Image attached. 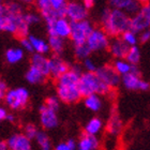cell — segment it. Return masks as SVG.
Masks as SVG:
<instances>
[{
    "label": "cell",
    "instance_id": "3",
    "mask_svg": "<svg viewBox=\"0 0 150 150\" xmlns=\"http://www.w3.org/2000/svg\"><path fill=\"white\" fill-rule=\"evenodd\" d=\"M78 91L81 98L87 97L89 94H103L110 93L112 88H110L106 84H104L100 78L98 77L94 72H83L79 76V81L77 85Z\"/></svg>",
    "mask_w": 150,
    "mask_h": 150
},
{
    "label": "cell",
    "instance_id": "15",
    "mask_svg": "<svg viewBox=\"0 0 150 150\" xmlns=\"http://www.w3.org/2000/svg\"><path fill=\"white\" fill-rule=\"evenodd\" d=\"M48 62H50V76L56 79L70 69L69 63L62 59L61 56L54 55L52 58L48 59Z\"/></svg>",
    "mask_w": 150,
    "mask_h": 150
},
{
    "label": "cell",
    "instance_id": "6",
    "mask_svg": "<svg viewBox=\"0 0 150 150\" xmlns=\"http://www.w3.org/2000/svg\"><path fill=\"white\" fill-rule=\"evenodd\" d=\"M70 25H71V32L69 39H71L74 45L85 43L89 33L94 28L91 22L88 19H83L79 22H70Z\"/></svg>",
    "mask_w": 150,
    "mask_h": 150
},
{
    "label": "cell",
    "instance_id": "29",
    "mask_svg": "<svg viewBox=\"0 0 150 150\" xmlns=\"http://www.w3.org/2000/svg\"><path fill=\"white\" fill-rule=\"evenodd\" d=\"M74 55L78 60H84L88 57H90L91 50H89V47L85 42V43L74 45Z\"/></svg>",
    "mask_w": 150,
    "mask_h": 150
},
{
    "label": "cell",
    "instance_id": "47",
    "mask_svg": "<svg viewBox=\"0 0 150 150\" xmlns=\"http://www.w3.org/2000/svg\"><path fill=\"white\" fill-rule=\"evenodd\" d=\"M137 2H139L141 4H146V3H149V0H136Z\"/></svg>",
    "mask_w": 150,
    "mask_h": 150
},
{
    "label": "cell",
    "instance_id": "46",
    "mask_svg": "<svg viewBox=\"0 0 150 150\" xmlns=\"http://www.w3.org/2000/svg\"><path fill=\"white\" fill-rule=\"evenodd\" d=\"M16 1L21 2L22 4H30V3H32L35 0H16Z\"/></svg>",
    "mask_w": 150,
    "mask_h": 150
},
{
    "label": "cell",
    "instance_id": "25",
    "mask_svg": "<svg viewBox=\"0 0 150 150\" xmlns=\"http://www.w3.org/2000/svg\"><path fill=\"white\" fill-rule=\"evenodd\" d=\"M24 50L21 47H11L6 52V62L10 64H15L18 63L19 61H22L24 59Z\"/></svg>",
    "mask_w": 150,
    "mask_h": 150
},
{
    "label": "cell",
    "instance_id": "13",
    "mask_svg": "<svg viewBox=\"0 0 150 150\" xmlns=\"http://www.w3.org/2000/svg\"><path fill=\"white\" fill-rule=\"evenodd\" d=\"M110 8L121 10L129 16L136 14L141 9V3L136 0H108Z\"/></svg>",
    "mask_w": 150,
    "mask_h": 150
},
{
    "label": "cell",
    "instance_id": "32",
    "mask_svg": "<svg viewBox=\"0 0 150 150\" xmlns=\"http://www.w3.org/2000/svg\"><path fill=\"white\" fill-rule=\"evenodd\" d=\"M120 38L122 39V41L125 42V44H128L129 46H134V45H137L138 43V37L137 33L131 31V30H127L120 35Z\"/></svg>",
    "mask_w": 150,
    "mask_h": 150
},
{
    "label": "cell",
    "instance_id": "33",
    "mask_svg": "<svg viewBox=\"0 0 150 150\" xmlns=\"http://www.w3.org/2000/svg\"><path fill=\"white\" fill-rule=\"evenodd\" d=\"M45 106L47 108H50L52 110H55V112H58L60 108V101L57 97H50L47 98L46 101H45Z\"/></svg>",
    "mask_w": 150,
    "mask_h": 150
},
{
    "label": "cell",
    "instance_id": "45",
    "mask_svg": "<svg viewBox=\"0 0 150 150\" xmlns=\"http://www.w3.org/2000/svg\"><path fill=\"white\" fill-rule=\"evenodd\" d=\"M6 120L13 122L14 120H15V118H14V115H12V114H9V112H8V115H6Z\"/></svg>",
    "mask_w": 150,
    "mask_h": 150
},
{
    "label": "cell",
    "instance_id": "5",
    "mask_svg": "<svg viewBox=\"0 0 150 150\" xmlns=\"http://www.w3.org/2000/svg\"><path fill=\"white\" fill-rule=\"evenodd\" d=\"M150 26V6L149 3L142 4L141 9L136 14L130 16V26L129 30L139 33L146 29H149Z\"/></svg>",
    "mask_w": 150,
    "mask_h": 150
},
{
    "label": "cell",
    "instance_id": "4",
    "mask_svg": "<svg viewBox=\"0 0 150 150\" xmlns=\"http://www.w3.org/2000/svg\"><path fill=\"white\" fill-rule=\"evenodd\" d=\"M29 99H30V93H29L28 89H26L25 87L8 89L3 97L6 106L13 110L24 108L28 104Z\"/></svg>",
    "mask_w": 150,
    "mask_h": 150
},
{
    "label": "cell",
    "instance_id": "48",
    "mask_svg": "<svg viewBox=\"0 0 150 150\" xmlns=\"http://www.w3.org/2000/svg\"><path fill=\"white\" fill-rule=\"evenodd\" d=\"M3 2H6V0H0V3H3Z\"/></svg>",
    "mask_w": 150,
    "mask_h": 150
},
{
    "label": "cell",
    "instance_id": "42",
    "mask_svg": "<svg viewBox=\"0 0 150 150\" xmlns=\"http://www.w3.org/2000/svg\"><path fill=\"white\" fill-rule=\"evenodd\" d=\"M96 0H83V4L85 6V8L88 10H90L91 8H93Z\"/></svg>",
    "mask_w": 150,
    "mask_h": 150
},
{
    "label": "cell",
    "instance_id": "44",
    "mask_svg": "<svg viewBox=\"0 0 150 150\" xmlns=\"http://www.w3.org/2000/svg\"><path fill=\"white\" fill-rule=\"evenodd\" d=\"M0 150H9L6 141H0Z\"/></svg>",
    "mask_w": 150,
    "mask_h": 150
},
{
    "label": "cell",
    "instance_id": "2",
    "mask_svg": "<svg viewBox=\"0 0 150 150\" xmlns=\"http://www.w3.org/2000/svg\"><path fill=\"white\" fill-rule=\"evenodd\" d=\"M102 29L108 37H120L125 31L129 30L130 16L121 10L105 8L100 16Z\"/></svg>",
    "mask_w": 150,
    "mask_h": 150
},
{
    "label": "cell",
    "instance_id": "22",
    "mask_svg": "<svg viewBox=\"0 0 150 150\" xmlns=\"http://www.w3.org/2000/svg\"><path fill=\"white\" fill-rule=\"evenodd\" d=\"M28 39L31 43L32 50H33V53L37 54H42V55H46L50 52V46H48V43L47 41L41 39V38H38L35 35H28Z\"/></svg>",
    "mask_w": 150,
    "mask_h": 150
},
{
    "label": "cell",
    "instance_id": "27",
    "mask_svg": "<svg viewBox=\"0 0 150 150\" xmlns=\"http://www.w3.org/2000/svg\"><path fill=\"white\" fill-rule=\"evenodd\" d=\"M35 139L37 141L39 147L41 150H52L53 146H52V142H50L48 135L44 131H38L37 135H35Z\"/></svg>",
    "mask_w": 150,
    "mask_h": 150
},
{
    "label": "cell",
    "instance_id": "37",
    "mask_svg": "<svg viewBox=\"0 0 150 150\" xmlns=\"http://www.w3.org/2000/svg\"><path fill=\"white\" fill-rule=\"evenodd\" d=\"M19 41H21V45H22L23 50H27V52H29V53H33V50H32L31 43H30V41H29L28 37H27V38H23V39H19Z\"/></svg>",
    "mask_w": 150,
    "mask_h": 150
},
{
    "label": "cell",
    "instance_id": "11",
    "mask_svg": "<svg viewBox=\"0 0 150 150\" xmlns=\"http://www.w3.org/2000/svg\"><path fill=\"white\" fill-rule=\"evenodd\" d=\"M88 9L85 8L83 3L77 1H68L64 11V16L70 22H79L88 18Z\"/></svg>",
    "mask_w": 150,
    "mask_h": 150
},
{
    "label": "cell",
    "instance_id": "30",
    "mask_svg": "<svg viewBox=\"0 0 150 150\" xmlns=\"http://www.w3.org/2000/svg\"><path fill=\"white\" fill-rule=\"evenodd\" d=\"M4 6H6L8 12L11 13L12 15H22L24 14V8H23L22 3L16 1V0H12V1H6L4 2Z\"/></svg>",
    "mask_w": 150,
    "mask_h": 150
},
{
    "label": "cell",
    "instance_id": "31",
    "mask_svg": "<svg viewBox=\"0 0 150 150\" xmlns=\"http://www.w3.org/2000/svg\"><path fill=\"white\" fill-rule=\"evenodd\" d=\"M52 9L57 12L58 17H63L64 16V11H66V6L68 0H48Z\"/></svg>",
    "mask_w": 150,
    "mask_h": 150
},
{
    "label": "cell",
    "instance_id": "12",
    "mask_svg": "<svg viewBox=\"0 0 150 150\" xmlns=\"http://www.w3.org/2000/svg\"><path fill=\"white\" fill-rule=\"evenodd\" d=\"M40 123L45 130H53L59 125V118L57 112L52 110L45 106V104L40 106Z\"/></svg>",
    "mask_w": 150,
    "mask_h": 150
},
{
    "label": "cell",
    "instance_id": "18",
    "mask_svg": "<svg viewBox=\"0 0 150 150\" xmlns=\"http://www.w3.org/2000/svg\"><path fill=\"white\" fill-rule=\"evenodd\" d=\"M112 66L114 67L116 72L118 73L120 76L129 74V73H134V74L141 75V71L138 69V67L134 66V64H131V63L128 62L125 59H116Z\"/></svg>",
    "mask_w": 150,
    "mask_h": 150
},
{
    "label": "cell",
    "instance_id": "1",
    "mask_svg": "<svg viewBox=\"0 0 150 150\" xmlns=\"http://www.w3.org/2000/svg\"><path fill=\"white\" fill-rule=\"evenodd\" d=\"M83 73L79 66L70 67V69L57 78V98L66 104L76 103L81 99L77 85Z\"/></svg>",
    "mask_w": 150,
    "mask_h": 150
},
{
    "label": "cell",
    "instance_id": "14",
    "mask_svg": "<svg viewBox=\"0 0 150 150\" xmlns=\"http://www.w3.org/2000/svg\"><path fill=\"white\" fill-rule=\"evenodd\" d=\"M9 150H32L31 139H29L24 133H16L11 135L8 141Z\"/></svg>",
    "mask_w": 150,
    "mask_h": 150
},
{
    "label": "cell",
    "instance_id": "24",
    "mask_svg": "<svg viewBox=\"0 0 150 150\" xmlns=\"http://www.w3.org/2000/svg\"><path fill=\"white\" fill-rule=\"evenodd\" d=\"M103 129V121L99 117H93L85 125L84 133L89 135H96L97 136Z\"/></svg>",
    "mask_w": 150,
    "mask_h": 150
},
{
    "label": "cell",
    "instance_id": "43",
    "mask_svg": "<svg viewBox=\"0 0 150 150\" xmlns=\"http://www.w3.org/2000/svg\"><path fill=\"white\" fill-rule=\"evenodd\" d=\"M6 115H8V110H6V107L0 106V121L1 120H6Z\"/></svg>",
    "mask_w": 150,
    "mask_h": 150
},
{
    "label": "cell",
    "instance_id": "35",
    "mask_svg": "<svg viewBox=\"0 0 150 150\" xmlns=\"http://www.w3.org/2000/svg\"><path fill=\"white\" fill-rule=\"evenodd\" d=\"M38 128L33 123H27L24 128V134L29 138V139H35V135L38 133Z\"/></svg>",
    "mask_w": 150,
    "mask_h": 150
},
{
    "label": "cell",
    "instance_id": "28",
    "mask_svg": "<svg viewBox=\"0 0 150 150\" xmlns=\"http://www.w3.org/2000/svg\"><path fill=\"white\" fill-rule=\"evenodd\" d=\"M141 57H142L141 50H139L137 45H134V46H130L128 53L125 55V59L128 62L131 63V64L137 66L138 63H139V61H141Z\"/></svg>",
    "mask_w": 150,
    "mask_h": 150
},
{
    "label": "cell",
    "instance_id": "23",
    "mask_svg": "<svg viewBox=\"0 0 150 150\" xmlns=\"http://www.w3.org/2000/svg\"><path fill=\"white\" fill-rule=\"evenodd\" d=\"M85 106L91 112H99L103 106V101L99 94H89L87 97H84Z\"/></svg>",
    "mask_w": 150,
    "mask_h": 150
},
{
    "label": "cell",
    "instance_id": "38",
    "mask_svg": "<svg viewBox=\"0 0 150 150\" xmlns=\"http://www.w3.org/2000/svg\"><path fill=\"white\" fill-rule=\"evenodd\" d=\"M35 1H37L38 10H39L40 12H41V11H44V10L52 8L48 0H35Z\"/></svg>",
    "mask_w": 150,
    "mask_h": 150
},
{
    "label": "cell",
    "instance_id": "20",
    "mask_svg": "<svg viewBox=\"0 0 150 150\" xmlns=\"http://www.w3.org/2000/svg\"><path fill=\"white\" fill-rule=\"evenodd\" d=\"M106 130L108 133L112 135H118L122 130V120L119 117L118 112H116V110L112 108L110 116L107 121V127Z\"/></svg>",
    "mask_w": 150,
    "mask_h": 150
},
{
    "label": "cell",
    "instance_id": "26",
    "mask_svg": "<svg viewBox=\"0 0 150 150\" xmlns=\"http://www.w3.org/2000/svg\"><path fill=\"white\" fill-rule=\"evenodd\" d=\"M45 78L46 77L43 75V73L33 66H30L28 71L26 72V81L31 85L41 84V83H43L45 81Z\"/></svg>",
    "mask_w": 150,
    "mask_h": 150
},
{
    "label": "cell",
    "instance_id": "41",
    "mask_svg": "<svg viewBox=\"0 0 150 150\" xmlns=\"http://www.w3.org/2000/svg\"><path fill=\"white\" fill-rule=\"evenodd\" d=\"M55 150H75V149H72V148L70 147L69 145L64 142V143H59V144L57 145L56 147H55Z\"/></svg>",
    "mask_w": 150,
    "mask_h": 150
},
{
    "label": "cell",
    "instance_id": "9",
    "mask_svg": "<svg viewBox=\"0 0 150 150\" xmlns=\"http://www.w3.org/2000/svg\"><path fill=\"white\" fill-rule=\"evenodd\" d=\"M46 30L48 35H56V37L62 38V39H69L70 32H71V25L70 21L66 16L58 17L53 23L46 24Z\"/></svg>",
    "mask_w": 150,
    "mask_h": 150
},
{
    "label": "cell",
    "instance_id": "19",
    "mask_svg": "<svg viewBox=\"0 0 150 150\" xmlns=\"http://www.w3.org/2000/svg\"><path fill=\"white\" fill-rule=\"evenodd\" d=\"M30 61H31V66L40 70L45 77L50 76V62H48V58L46 57V55L33 53Z\"/></svg>",
    "mask_w": 150,
    "mask_h": 150
},
{
    "label": "cell",
    "instance_id": "36",
    "mask_svg": "<svg viewBox=\"0 0 150 150\" xmlns=\"http://www.w3.org/2000/svg\"><path fill=\"white\" fill-rule=\"evenodd\" d=\"M83 66H84V68L86 69L87 72H94L98 68L97 64H96V62L91 59L90 57H88V58H86V59L83 60Z\"/></svg>",
    "mask_w": 150,
    "mask_h": 150
},
{
    "label": "cell",
    "instance_id": "34",
    "mask_svg": "<svg viewBox=\"0 0 150 150\" xmlns=\"http://www.w3.org/2000/svg\"><path fill=\"white\" fill-rule=\"evenodd\" d=\"M24 19L25 22L27 23L28 26L35 25V24H38V23L41 21V16L38 15L37 13L33 12H28V13H24Z\"/></svg>",
    "mask_w": 150,
    "mask_h": 150
},
{
    "label": "cell",
    "instance_id": "21",
    "mask_svg": "<svg viewBox=\"0 0 150 150\" xmlns=\"http://www.w3.org/2000/svg\"><path fill=\"white\" fill-rule=\"evenodd\" d=\"M48 46L50 50H52L54 55L61 56L66 50V40L62 38L56 37V35H48Z\"/></svg>",
    "mask_w": 150,
    "mask_h": 150
},
{
    "label": "cell",
    "instance_id": "8",
    "mask_svg": "<svg viewBox=\"0 0 150 150\" xmlns=\"http://www.w3.org/2000/svg\"><path fill=\"white\" fill-rule=\"evenodd\" d=\"M94 73L97 74L98 77L100 78L104 84H106L112 89L118 87L120 83H121V76L116 72L114 67L110 66V64L98 67L97 70L94 71Z\"/></svg>",
    "mask_w": 150,
    "mask_h": 150
},
{
    "label": "cell",
    "instance_id": "7",
    "mask_svg": "<svg viewBox=\"0 0 150 150\" xmlns=\"http://www.w3.org/2000/svg\"><path fill=\"white\" fill-rule=\"evenodd\" d=\"M110 38L106 35L102 28H93L86 40V44L91 53L102 52L108 48Z\"/></svg>",
    "mask_w": 150,
    "mask_h": 150
},
{
    "label": "cell",
    "instance_id": "17",
    "mask_svg": "<svg viewBox=\"0 0 150 150\" xmlns=\"http://www.w3.org/2000/svg\"><path fill=\"white\" fill-rule=\"evenodd\" d=\"M99 146H100V142L96 135L83 133L76 143V150H97Z\"/></svg>",
    "mask_w": 150,
    "mask_h": 150
},
{
    "label": "cell",
    "instance_id": "16",
    "mask_svg": "<svg viewBox=\"0 0 150 150\" xmlns=\"http://www.w3.org/2000/svg\"><path fill=\"white\" fill-rule=\"evenodd\" d=\"M129 48L130 46L122 41L121 38L115 37L110 40V45L107 50H110V55L116 59H125Z\"/></svg>",
    "mask_w": 150,
    "mask_h": 150
},
{
    "label": "cell",
    "instance_id": "10",
    "mask_svg": "<svg viewBox=\"0 0 150 150\" xmlns=\"http://www.w3.org/2000/svg\"><path fill=\"white\" fill-rule=\"evenodd\" d=\"M123 87L128 90L133 91H147L149 90L150 85L147 81H145L141 77V75L134 74V73H129V74L122 75L121 76V83Z\"/></svg>",
    "mask_w": 150,
    "mask_h": 150
},
{
    "label": "cell",
    "instance_id": "40",
    "mask_svg": "<svg viewBox=\"0 0 150 150\" xmlns=\"http://www.w3.org/2000/svg\"><path fill=\"white\" fill-rule=\"evenodd\" d=\"M8 85L4 83V81H0V101L2 100L3 97H4V94H6V92L8 91Z\"/></svg>",
    "mask_w": 150,
    "mask_h": 150
},
{
    "label": "cell",
    "instance_id": "39",
    "mask_svg": "<svg viewBox=\"0 0 150 150\" xmlns=\"http://www.w3.org/2000/svg\"><path fill=\"white\" fill-rule=\"evenodd\" d=\"M150 39V31L149 29H146L144 31L139 32V42L141 43H147Z\"/></svg>",
    "mask_w": 150,
    "mask_h": 150
}]
</instances>
